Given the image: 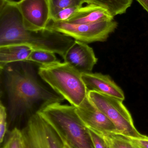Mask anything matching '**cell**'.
<instances>
[{"label": "cell", "mask_w": 148, "mask_h": 148, "mask_svg": "<svg viewBox=\"0 0 148 148\" xmlns=\"http://www.w3.org/2000/svg\"><path fill=\"white\" fill-rule=\"evenodd\" d=\"M7 92L8 127H17L23 120H28L35 109L52 103H62L64 99L52 92L38 81L33 67L7 66L2 70Z\"/></svg>", "instance_id": "cell-1"}, {"label": "cell", "mask_w": 148, "mask_h": 148, "mask_svg": "<svg viewBox=\"0 0 148 148\" xmlns=\"http://www.w3.org/2000/svg\"><path fill=\"white\" fill-rule=\"evenodd\" d=\"M15 2L0 0V46L26 44L34 49L51 51L63 57L75 40L47 28L38 31L27 30Z\"/></svg>", "instance_id": "cell-2"}, {"label": "cell", "mask_w": 148, "mask_h": 148, "mask_svg": "<svg viewBox=\"0 0 148 148\" xmlns=\"http://www.w3.org/2000/svg\"><path fill=\"white\" fill-rule=\"evenodd\" d=\"M36 112L72 148H94L88 128L78 116L75 106L52 103Z\"/></svg>", "instance_id": "cell-3"}, {"label": "cell", "mask_w": 148, "mask_h": 148, "mask_svg": "<svg viewBox=\"0 0 148 148\" xmlns=\"http://www.w3.org/2000/svg\"><path fill=\"white\" fill-rule=\"evenodd\" d=\"M39 77L54 92L67 100L70 105L78 107L87 96V89L80 72L66 62H57L39 66Z\"/></svg>", "instance_id": "cell-4"}, {"label": "cell", "mask_w": 148, "mask_h": 148, "mask_svg": "<svg viewBox=\"0 0 148 148\" xmlns=\"http://www.w3.org/2000/svg\"><path fill=\"white\" fill-rule=\"evenodd\" d=\"M88 97L114 124L118 134L136 138L144 136L136 128L130 112L123 103L124 101L94 91H89Z\"/></svg>", "instance_id": "cell-5"}, {"label": "cell", "mask_w": 148, "mask_h": 148, "mask_svg": "<svg viewBox=\"0 0 148 148\" xmlns=\"http://www.w3.org/2000/svg\"><path fill=\"white\" fill-rule=\"evenodd\" d=\"M117 27L118 23L114 20L89 24H72L50 20L46 28L88 44L106 41Z\"/></svg>", "instance_id": "cell-6"}, {"label": "cell", "mask_w": 148, "mask_h": 148, "mask_svg": "<svg viewBox=\"0 0 148 148\" xmlns=\"http://www.w3.org/2000/svg\"><path fill=\"white\" fill-rule=\"evenodd\" d=\"M24 148H64L61 136L37 112L21 130Z\"/></svg>", "instance_id": "cell-7"}, {"label": "cell", "mask_w": 148, "mask_h": 148, "mask_svg": "<svg viewBox=\"0 0 148 148\" xmlns=\"http://www.w3.org/2000/svg\"><path fill=\"white\" fill-rule=\"evenodd\" d=\"M15 2L27 30L38 31L46 28L50 20L48 0H20Z\"/></svg>", "instance_id": "cell-8"}, {"label": "cell", "mask_w": 148, "mask_h": 148, "mask_svg": "<svg viewBox=\"0 0 148 148\" xmlns=\"http://www.w3.org/2000/svg\"><path fill=\"white\" fill-rule=\"evenodd\" d=\"M76 111L85 126L97 134H118L114 124L95 105L88 95L81 104L76 107Z\"/></svg>", "instance_id": "cell-9"}, {"label": "cell", "mask_w": 148, "mask_h": 148, "mask_svg": "<svg viewBox=\"0 0 148 148\" xmlns=\"http://www.w3.org/2000/svg\"><path fill=\"white\" fill-rule=\"evenodd\" d=\"M63 58L64 62L81 73H92L98 61L92 48L87 43L77 40H75Z\"/></svg>", "instance_id": "cell-10"}, {"label": "cell", "mask_w": 148, "mask_h": 148, "mask_svg": "<svg viewBox=\"0 0 148 148\" xmlns=\"http://www.w3.org/2000/svg\"><path fill=\"white\" fill-rule=\"evenodd\" d=\"M81 75L88 91H94L125 100L123 90L108 75L89 73H82Z\"/></svg>", "instance_id": "cell-11"}, {"label": "cell", "mask_w": 148, "mask_h": 148, "mask_svg": "<svg viewBox=\"0 0 148 148\" xmlns=\"http://www.w3.org/2000/svg\"><path fill=\"white\" fill-rule=\"evenodd\" d=\"M113 20L114 16L107 10L94 4H88L83 6L64 22L72 24H89Z\"/></svg>", "instance_id": "cell-12"}, {"label": "cell", "mask_w": 148, "mask_h": 148, "mask_svg": "<svg viewBox=\"0 0 148 148\" xmlns=\"http://www.w3.org/2000/svg\"><path fill=\"white\" fill-rule=\"evenodd\" d=\"M33 48L26 44H12L0 46V69L2 70L9 64L28 62Z\"/></svg>", "instance_id": "cell-13"}, {"label": "cell", "mask_w": 148, "mask_h": 148, "mask_svg": "<svg viewBox=\"0 0 148 148\" xmlns=\"http://www.w3.org/2000/svg\"><path fill=\"white\" fill-rule=\"evenodd\" d=\"M88 4H94L107 10L114 17L125 14L131 7L133 0H85Z\"/></svg>", "instance_id": "cell-14"}, {"label": "cell", "mask_w": 148, "mask_h": 148, "mask_svg": "<svg viewBox=\"0 0 148 148\" xmlns=\"http://www.w3.org/2000/svg\"><path fill=\"white\" fill-rule=\"evenodd\" d=\"M60 62L54 53L42 49H33L28 60V62L36 63L39 66H50Z\"/></svg>", "instance_id": "cell-15"}, {"label": "cell", "mask_w": 148, "mask_h": 148, "mask_svg": "<svg viewBox=\"0 0 148 148\" xmlns=\"http://www.w3.org/2000/svg\"><path fill=\"white\" fill-rule=\"evenodd\" d=\"M100 135L105 139L110 148H137L121 134L106 133Z\"/></svg>", "instance_id": "cell-16"}, {"label": "cell", "mask_w": 148, "mask_h": 148, "mask_svg": "<svg viewBox=\"0 0 148 148\" xmlns=\"http://www.w3.org/2000/svg\"><path fill=\"white\" fill-rule=\"evenodd\" d=\"M50 18L58 11L63 9L73 7H82L86 3L85 0H48Z\"/></svg>", "instance_id": "cell-17"}, {"label": "cell", "mask_w": 148, "mask_h": 148, "mask_svg": "<svg viewBox=\"0 0 148 148\" xmlns=\"http://www.w3.org/2000/svg\"><path fill=\"white\" fill-rule=\"evenodd\" d=\"M2 147L3 148H24L21 130L17 127L11 130Z\"/></svg>", "instance_id": "cell-18"}, {"label": "cell", "mask_w": 148, "mask_h": 148, "mask_svg": "<svg viewBox=\"0 0 148 148\" xmlns=\"http://www.w3.org/2000/svg\"><path fill=\"white\" fill-rule=\"evenodd\" d=\"M82 7H73L61 10L51 16L50 20L55 22H65L71 18Z\"/></svg>", "instance_id": "cell-19"}, {"label": "cell", "mask_w": 148, "mask_h": 148, "mask_svg": "<svg viewBox=\"0 0 148 148\" xmlns=\"http://www.w3.org/2000/svg\"><path fill=\"white\" fill-rule=\"evenodd\" d=\"M8 114L5 106L1 101L0 103V143H3L6 133L8 131Z\"/></svg>", "instance_id": "cell-20"}, {"label": "cell", "mask_w": 148, "mask_h": 148, "mask_svg": "<svg viewBox=\"0 0 148 148\" xmlns=\"http://www.w3.org/2000/svg\"><path fill=\"white\" fill-rule=\"evenodd\" d=\"M94 148H110L105 139L99 134L88 129Z\"/></svg>", "instance_id": "cell-21"}, {"label": "cell", "mask_w": 148, "mask_h": 148, "mask_svg": "<svg viewBox=\"0 0 148 148\" xmlns=\"http://www.w3.org/2000/svg\"><path fill=\"white\" fill-rule=\"evenodd\" d=\"M123 136L125 138L130 141L136 148H148V136L144 135L142 137L136 138Z\"/></svg>", "instance_id": "cell-22"}, {"label": "cell", "mask_w": 148, "mask_h": 148, "mask_svg": "<svg viewBox=\"0 0 148 148\" xmlns=\"http://www.w3.org/2000/svg\"><path fill=\"white\" fill-rule=\"evenodd\" d=\"M148 13V0H136Z\"/></svg>", "instance_id": "cell-23"}, {"label": "cell", "mask_w": 148, "mask_h": 148, "mask_svg": "<svg viewBox=\"0 0 148 148\" xmlns=\"http://www.w3.org/2000/svg\"><path fill=\"white\" fill-rule=\"evenodd\" d=\"M62 139L63 142V146H64V148H72V147L70 146L69 144L63 138H61Z\"/></svg>", "instance_id": "cell-24"}, {"label": "cell", "mask_w": 148, "mask_h": 148, "mask_svg": "<svg viewBox=\"0 0 148 148\" xmlns=\"http://www.w3.org/2000/svg\"><path fill=\"white\" fill-rule=\"evenodd\" d=\"M1 148H3V147H1Z\"/></svg>", "instance_id": "cell-25"}]
</instances>
